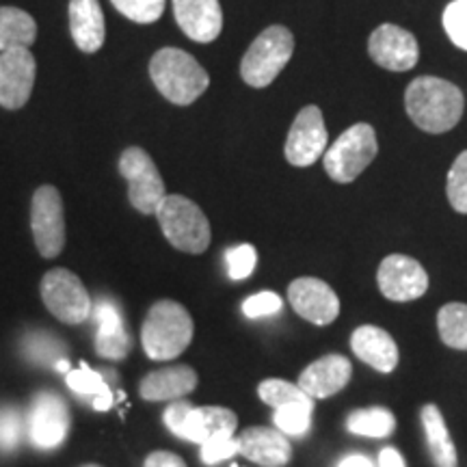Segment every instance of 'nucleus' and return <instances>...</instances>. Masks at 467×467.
Returning <instances> with one entry per match:
<instances>
[{
  "label": "nucleus",
  "mask_w": 467,
  "mask_h": 467,
  "mask_svg": "<svg viewBox=\"0 0 467 467\" xmlns=\"http://www.w3.org/2000/svg\"><path fill=\"white\" fill-rule=\"evenodd\" d=\"M405 107L420 130L441 134L459 124L465 100L457 85L435 76H420L407 87Z\"/></svg>",
  "instance_id": "nucleus-1"
},
{
  "label": "nucleus",
  "mask_w": 467,
  "mask_h": 467,
  "mask_svg": "<svg viewBox=\"0 0 467 467\" xmlns=\"http://www.w3.org/2000/svg\"><path fill=\"white\" fill-rule=\"evenodd\" d=\"M192 331L195 327L184 306L169 299L154 303L141 327L145 355L154 361L175 359L191 344Z\"/></svg>",
  "instance_id": "nucleus-2"
},
{
  "label": "nucleus",
  "mask_w": 467,
  "mask_h": 467,
  "mask_svg": "<svg viewBox=\"0 0 467 467\" xmlns=\"http://www.w3.org/2000/svg\"><path fill=\"white\" fill-rule=\"evenodd\" d=\"M150 76L156 89L178 107H189L208 89L210 76L195 57L180 48H162L151 57Z\"/></svg>",
  "instance_id": "nucleus-3"
},
{
  "label": "nucleus",
  "mask_w": 467,
  "mask_h": 467,
  "mask_svg": "<svg viewBox=\"0 0 467 467\" xmlns=\"http://www.w3.org/2000/svg\"><path fill=\"white\" fill-rule=\"evenodd\" d=\"M156 219L165 238L175 249L195 255L208 249L213 234H210L206 214L195 202L182 195H165V200L156 208Z\"/></svg>",
  "instance_id": "nucleus-4"
},
{
  "label": "nucleus",
  "mask_w": 467,
  "mask_h": 467,
  "mask_svg": "<svg viewBox=\"0 0 467 467\" xmlns=\"http://www.w3.org/2000/svg\"><path fill=\"white\" fill-rule=\"evenodd\" d=\"M295 52V37L285 26H268L262 31L241 61V76L249 87L265 89L282 74Z\"/></svg>",
  "instance_id": "nucleus-5"
},
{
  "label": "nucleus",
  "mask_w": 467,
  "mask_h": 467,
  "mask_svg": "<svg viewBox=\"0 0 467 467\" xmlns=\"http://www.w3.org/2000/svg\"><path fill=\"white\" fill-rule=\"evenodd\" d=\"M379 151L377 132L370 124H355L344 130L337 141L323 154L325 171L334 182H353L375 161Z\"/></svg>",
  "instance_id": "nucleus-6"
},
{
  "label": "nucleus",
  "mask_w": 467,
  "mask_h": 467,
  "mask_svg": "<svg viewBox=\"0 0 467 467\" xmlns=\"http://www.w3.org/2000/svg\"><path fill=\"white\" fill-rule=\"evenodd\" d=\"M46 307L66 325H80L91 314V296L83 282L67 268H52L42 279Z\"/></svg>",
  "instance_id": "nucleus-7"
},
{
  "label": "nucleus",
  "mask_w": 467,
  "mask_h": 467,
  "mask_svg": "<svg viewBox=\"0 0 467 467\" xmlns=\"http://www.w3.org/2000/svg\"><path fill=\"white\" fill-rule=\"evenodd\" d=\"M119 173L128 182V197L139 213L156 214L159 203L165 200V182L150 154L141 148L124 150L119 159Z\"/></svg>",
  "instance_id": "nucleus-8"
},
{
  "label": "nucleus",
  "mask_w": 467,
  "mask_h": 467,
  "mask_svg": "<svg viewBox=\"0 0 467 467\" xmlns=\"http://www.w3.org/2000/svg\"><path fill=\"white\" fill-rule=\"evenodd\" d=\"M31 227L37 251L44 258H57L66 244V214L55 186H39L33 195Z\"/></svg>",
  "instance_id": "nucleus-9"
},
{
  "label": "nucleus",
  "mask_w": 467,
  "mask_h": 467,
  "mask_svg": "<svg viewBox=\"0 0 467 467\" xmlns=\"http://www.w3.org/2000/svg\"><path fill=\"white\" fill-rule=\"evenodd\" d=\"M327 128L318 107H306L292 121L285 139V159L295 167H309L327 151Z\"/></svg>",
  "instance_id": "nucleus-10"
},
{
  "label": "nucleus",
  "mask_w": 467,
  "mask_h": 467,
  "mask_svg": "<svg viewBox=\"0 0 467 467\" xmlns=\"http://www.w3.org/2000/svg\"><path fill=\"white\" fill-rule=\"evenodd\" d=\"M377 284L381 295L389 301L407 303L420 299L429 290V275L418 260L392 254L379 266Z\"/></svg>",
  "instance_id": "nucleus-11"
},
{
  "label": "nucleus",
  "mask_w": 467,
  "mask_h": 467,
  "mask_svg": "<svg viewBox=\"0 0 467 467\" xmlns=\"http://www.w3.org/2000/svg\"><path fill=\"white\" fill-rule=\"evenodd\" d=\"M292 309L307 323L325 327L340 317V299L329 284L318 277H299L288 285Z\"/></svg>",
  "instance_id": "nucleus-12"
},
{
  "label": "nucleus",
  "mask_w": 467,
  "mask_h": 467,
  "mask_svg": "<svg viewBox=\"0 0 467 467\" xmlns=\"http://www.w3.org/2000/svg\"><path fill=\"white\" fill-rule=\"evenodd\" d=\"M69 433V409L61 396L37 394L28 418V435L39 451H55Z\"/></svg>",
  "instance_id": "nucleus-13"
},
{
  "label": "nucleus",
  "mask_w": 467,
  "mask_h": 467,
  "mask_svg": "<svg viewBox=\"0 0 467 467\" xmlns=\"http://www.w3.org/2000/svg\"><path fill=\"white\" fill-rule=\"evenodd\" d=\"M35 57L28 48L0 52V107L17 110L28 102L33 93Z\"/></svg>",
  "instance_id": "nucleus-14"
},
{
  "label": "nucleus",
  "mask_w": 467,
  "mask_h": 467,
  "mask_svg": "<svg viewBox=\"0 0 467 467\" xmlns=\"http://www.w3.org/2000/svg\"><path fill=\"white\" fill-rule=\"evenodd\" d=\"M372 61L389 72H407L416 67L420 48L416 37L396 25H381L375 28L368 42Z\"/></svg>",
  "instance_id": "nucleus-15"
},
{
  "label": "nucleus",
  "mask_w": 467,
  "mask_h": 467,
  "mask_svg": "<svg viewBox=\"0 0 467 467\" xmlns=\"http://www.w3.org/2000/svg\"><path fill=\"white\" fill-rule=\"evenodd\" d=\"M353 375V364L344 355H325L317 361H312L306 370L301 372L296 385L306 392L309 399H331L337 392H342Z\"/></svg>",
  "instance_id": "nucleus-16"
},
{
  "label": "nucleus",
  "mask_w": 467,
  "mask_h": 467,
  "mask_svg": "<svg viewBox=\"0 0 467 467\" xmlns=\"http://www.w3.org/2000/svg\"><path fill=\"white\" fill-rule=\"evenodd\" d=\"M238 452L262 467H282L292 459V443L279 429L249 426L236 435Z\"/></svg>",
  "instance_id": "nucleus-17"
},
{
  "label": "nucleus",
  "mask_w": 467,
  "mask_h": 467,
  "mask_svg": "<svg viewBox=\"0 0 467 467\" xmlns=\"http://www.w3.org/2000/svg\"><path fill=\"white\" fill-rule=\"evenodd\" d=\"M173 14L178 26L192 42H214L223 28L219 0H173Z\"/></svg>",
  "instance_id": "nucleus-18"
},
{
  "label": "nucleus",
  "mask_w": 467,
  "mask_h": 467,
  "mask_svg": "<svg viewBox=\"0 0 467 467\" xmlns=\"http://www.w3.org/2000/svg\"><path fill=\"white\" fill-rule=\"evenodd\" d=\"M238 418L232 409L225 407H191L184 422L175 431V437L192 443H206L219 435L236 433Z\"/></svg>",
  "instance_id": "nucleus-19"
},
{
  "label": "nucleus",
  "mask_w": 467,
  "mask_h": 467,
  "mask_svg": "<svg viewBox=\"0 0 467 467\" xmlns=\"http://www.w3.org/2000/svg\"><path fill=\"white\" fill-rule=\"evenodd\" d=\"M350 348L364 364L372 366L375 370L389 375L399 366V347L394 337L381 327L361 325L350 336Z\"/></svg>",
  "instance_id": "nucleus-20"
},
{
  "label": "nucleus",
  "mask_w": 467,
  "mask_h": 467,
  "mask_svg": "<svg viewBox=\"0 0 467 467\" xmlns=\"http://www.w3.org/2000/svg\"><path fill=\"white\" fill-rule=\"evenodd\" d=\"M69 31L78 50L98 52L107 39L104 14L98 0H69Z\"/></svg>",
  "instance_id": "nucleus-21"
},
{
  "label": "nucleus",
  "mask_w": 467,
  "mask_h": 467,
  "mask_svg": "<svg viewBox=\"0 0 467 467\" xmlns=\"http://www.w3.org/2000/svg\"><path fill=\"white\" fill-rule=\"evenodd\" d=\"M197 388V372L189 366H171L150 372L141 381L145 400H180Z\"/></svg>",
  "instance_id": "nucleus-22"
},
{
  "label": "nucleus",
  "mask_w": 467,
  "mask_h": 467,
  "mask_svg": "<svg viewBox=\"0 0 467 467\" xmlns=\"http://www.w3.org/2000/svg\"><path fill=\"white\" fill-rule=\"evenodd\" d=\"M422 429L429 446L431 459L435 461L437 467H457V451H454L452 437L448 433V426L443 422V416L437 405H424L420 411Z\"/></svg>",
  "instance_id": "nucleus-23"
},
{
  "label": "nucleus",
  "mask_w": 467,
  "mask_h": 467,
  "mask_svg": "<svg viewBox=\"0 0 467 467\" xmlns=\"http://www.w3.org/2000/svg\"><path fill=\"white\" fill-rule=\"evenodd\" d=\"M37 39V25L33 16L16 7H0V52L31 48Z\"/></svg>",
  "instance_id": "nucleus-24"
},
{
  "label": "nucleus",
  "mask_w": 467,
  "mask_h": 467,
  "mask_svg": "<svg viewBox=\"0 0 467 467\" xmlns=\"http://www.w3.org/2000/svg\"><path fill=\"white\" fill-rule=\"evenodd\" d=\"M347 429L353 435L383 440V437H389L394 433L396 418H394V413L385 407L355 409V411L348 413Z\"/></svg>",
  "instance_id": "nucleus-25"
},
{
  "label": "nucleus",
  "mask_w": 467,
  "mask_h": 467,
  "mask_svg": "<svg viewBox=\"0 0 467 467\" xmlns=\"http://www.w3.org/2000/svg\"><path fill=\"white\" fill-rule=\"evenodd\" d=\"M437 329L446 347L467 350V306L465 303H448L437 314Z\"/></svg>",
  "instance_id": "nucleus-26"
},
{
  "label": "nucleus",
  "mask_w": 467,
  "mask_h": 467,
  "mask_svg": "<svg viewBox=\"0 0 467 467\" xmlns=\"http://www.w3.org/2000/svg\"><path fill=\"white\" fill-rule=\"evenodd\" d=\"M67 388L74 389L76 394H83V396H96L93 399V409L98 411H107L113 405V392L109 389L107 381H104L102 375L93 372L89 366L78 368V370L67 372Z\"/></svg>",
  "instance_id": "nucleus-27"
},
{
  "label": "nucleus",
  "mask_w": 467,
  "mask_h": 467,
  "mask_svg": "<svg viewBox=\"0 0 467 467\" xmlns=\"http://www.w3.org/2000/svg\"><path fill=\"white\" fill-rule=\"evenodd\" d=\"M258 396L268 407L277 409L285 405H314V399L303 392L296 383L284 379H266L258 385Z\"/></svg>",
  "instance_id": "nucleus-28"
},
{
  "label": "nucleus",
  "mask_w": 467,
  "mask_h": 467,
  "mask_svg": "<svg viewBox=\"0 0 467 467\" xmlns=\"http://www.w3.org/2000/svg\"><path fill=\"white\" fill-rule=\"evenodd\" d=\"M22 348H25L28 359L42 366L57 364L58 359H63L61 355L63 350H66L61 340H57V337L50 334H44V331H33V334H28L25 337V342H22Z\"/></svg>",
  "instance_id": "nucleus-29"
},
{
  "label": "nucleus",
  "mask_w": 467,
  "mask_h": 467,
  "mask_svg": "<svg viewBox=\"0 0 467 467\" xmlns=\"http://www.w3.org/2000/svg\"><path fill=\"white\" fill-rule=\"evenodd\" d=\"M314 405H285L277 407L273 422L275 429L282 431L288 437H303L312 426Z\"/></svg>",
  "instance_id": "nucleus-30"
},
{
  "label": "nucleus",
  "mask_w": 467,
  "mask_h": 467,
  "mask_svg": "<svg viewBox=\"0 0 467 467\" xmlns=\"http://www.w3.org/2000/svg\"><path fill=\"white\" fill-rule=\"evenodd\" d=\"M110 3L128 20L139 22V25H151V22L161 20L167 0H110Z\"/></svg>",
  "instance_id": "nucleus-31"
},
{
  "label": "nucleus",
  "mask_w": 467,
  "mask_h": 467,
  "mask_svg": "<svg viewBox=\"0 0 467 467\" xmlns=\"http://www.w3.org/2000/svg\"><path fill=\"white\" fill-rule=\"evenodd\" d=\"M132 348V337L128 334L126 325L117 327L113 331H96V350L104 359H124Z\"/></svg>",
  "instance_id": "nucleus-32"
},
{
  "label": "nucleus",
  "mask_w": 467,
  "mask_h": 467,
  "mask_svg": "<svg viewBox=\"0 0 467 467\" xmlns=\"http://www.w3.org/2000/svg\"><path fill=\"white\" fill-rule=\"evenodd\" d=\"M448 202L461 214H467V150L461 151L459 159L448 171Z\"/></svg>",
  "instance_id": "nucleus-33"
},
{
  "label": "nucleus",
  "mask_w": 467,
  "mask_h": 467,
  "mask_svg": "<svg viewBox=\"0 0 467 467\" xmlns=\"http://www.w3.org/2000/svg\"><path fill=\"white\" fill-rule=\"evenodd\" d=\"M443 28L451 42L461 50H467V0H452L443 11Z\"/></svg>",
  "instance_id": "nucleus-34"
},
{
  "label": "nucleus",
  "mask_w": 467,
  "mask_h": 467,
  "mask_svg": "<svg viewBox=\"0 0 467 467\" xmlns=\"http://www.w3.org/2000/svg\"><path fill=\"white\" fill-rule=\"evenodd\" d=\"M225 262H227V273L234 282H241L247 279L254 273L255 262H258V254L251 244H236L225 251Z\"/></svg>",
  "instance_id": "nucleus-35"
},
{
  "label": "nucleus",
  "mask_w": 467,
  "mask_h": 467,
  "mask_svg": "<svg viewBox=\"0 0 467 467\" xmlns=\"http://www.w3.org/2000/svg\"><path fill=\"white\" fill-rule=\"evenodd\" d=\"M22 413L16 407L0 409V448L11 452L22 437Z\"/></svg>",
  "instance_id": "nucleus-36"
},
{
  "label": "nucleus",
  "mask_w": 467,
  "mask_h": 467,
  "mask_svg": "<svg viewBox=\"0 0 467 467\" xmlns=\"http://www.w3.org/2000/svg\"><path fill=\"white\" fill-rule=\"evenodd\" d=\"M284 303L279 299V295L271 290L258 292V295H251L247 301L243 303V314L247 318H265L273 317V314L282 312Z\"/></svg>",
  "instance_id": "nucleus-37"
},
{
  "label": "nucleus",
  "mask_w": 467,
  "mask_h": 467,
  "mask_svg": "<svg viewBox=\"0 0 467 467\" xmlns=\"http://www.w3.org/2000/svg\"><path fill=\"white\" fill-rule=\"evenodd\" d=\"M234 454H238V441L234 435H219L202 443V461L206 465H214L219 461L232 459Z\"/></svg>",
  "instance_id": "nucleus-38"
},
{
  "label": "nucleus",
  "mask_w": 467,
  "mask_h": 467,
  "mask_svg": "<svg viewBox=\"0 0 467 467\" xmlns=\"http://www.w3.org/2000/svg\"><path fill=\"white\" fill-rule=\"evenodd\" d=\"M143 467H186V463L178 457V454L159 451V452H151L150 457L145 459Z\"/></svg>",
  "instance_id": "nucleus-39"
},
{
  "label": "nucleus",
  "mask_w": 467,
  "mask_h": 467,
  "mask_svg": "<svg viewBox=\"0 0 467 467\" xmlns=\"http://www.w3.org/2000/svg\"><path fill=\"white\" fill-rule=\"evenodd\" d=\"M379 467H405V459L396 448H383L379 454Z\"/></svg>",
  "instance_id": "nucleus-40"
},
{
  "label": "nucleus",
  "mask_w": 467,
  "mask_h": 467,
  "mask_svg": "<svg viewBox=\"0 0 467 467\" xmlns=\"http://www.w3.org/2000/svg\"><path fill=\"white\" fill-rule=\"evenodd\" d=\"M337 467H375L372 465V461L364 457V454H348V457H344Z\"/></svg>",
  "instance_id": "nucleus-41"
},
{
  "label": "nucleus",
  "mask_w": 467,
  "mask_h": 467,
  "mask_svg": "<svg viewBox=\"0 0 467 467\" xmlns=\"http://www.w3.org/2000/svg\"><path fill=\"white\" fill-rule=\"evenodd\" d=\"M55 368H57L58 372H66V375H67V372H69V361L67 359H58L57 364H55Z\"/></svg>",
  "instance_id": "nucleus-42"
},
{
  "label": "nucleus",
  "mask_w": 467,
  "mask_h": 467,
  "mask_svg": "<svg viewBox=\"0 0 467 467\" xmlns=\"http://www.w3.org/2000/svg\"><path fill=\"white\" fill-rule=\"evenodd\" d=\"M83 467H100V465H83Z\"/></svg>",
  "instance_id": "nucleus-43"
}]
</instances>
